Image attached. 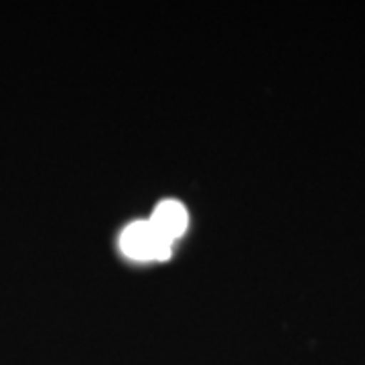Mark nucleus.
Masks as SVG:
<instances>
[{
    "instance_id": "1",
    "label": "nucleus",
    "mask_w": 365,
    "mask_h": 365,
    "mask_svg": "<svg viewBox=\"0 0 365 365\" xmlns=\"http://www.w3.org/2000/svg\"><path fill=\"white\" fill-rule=\"evenodd\" d=\"M120 248L134 260H167L173 240L157 232L150 222H134L120 235Z\"/></svg>"
},
{
    "instance_id": "2",
    "label": "nucleus",
    "mask_w": 365,
    "mask_h": 365,
    "mask_svg": "<svg viewBox=\"0 0 365 365\" xmlns=\"http://www.w3.org/2000/svg\"><path fill=\"white\" fill-rule=\"evenodd\" d=\"M157 227V232L169 237V240H177L182 232L187 230V223H189V215H187V209L182 207L179 201H160L158 207L155 209L153 217L148 220Z\"/></svg>"
}]
</instances>
